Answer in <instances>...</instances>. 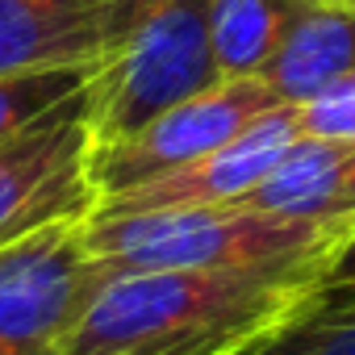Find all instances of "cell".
Returning <instances> with one entry per match:
<instances>
[{"mask_svg":"<svg viewBox=\"0 0 355 355\" xmlns=\"http://www.w3.org/2000/svg\"><path fill=\"white\" fill-rule=\"evenodd\" d=\"M326 259L109 272L59 355H247L322 284Z\"/></svg>","mask_w":355,"mask_h":355,"instance_id":"cell-1","label":"cell"},{"mask_svg":"<svg viewBox=\"0 0 355 355\" xmlns=\"http://www.w3.org/2000/svg\"><path fill=\"white\" fill-rule=\"evenodd\" d=\"M96 26L101 59L84 84L92 150L222 84L209 46V0H96Z\"/></svg>","mask_w":355,"mask_h":355,"instance_id":"cell-2","label":"cell"},{"mask_svg":"<svg viewBox=\"0 0 355 355\" xmlns=\"http://www.w3.org/2000/svg\"><path fill=\"white\" fill-rule=\"evenodd\" d=\"M347 230L351 222H305L251 205H214L92 218L84 243L105 272H218L322 259Z\"/></svg>","mask_w":355,"mask_h":355,"instance_id":"cell-3","label":"cell"},{"mask_svg":"<svg viewBox=\"0 0 355 355\" xmlns=\"http://www.w3.org/2000/svg\"><path fill=\"white\" fill-rule=\"evenodd\" d=\"M92 130L84 88L0 142V247L21 243L51 226L92 222Z\"/></svg>","mask_w":355,"mask_h":355,"instance_id":"cell-4","label":"cell"},{"mask_svg":"<svg viewBox=\"0 0 355 355\" xmlns=\"http://www.w3.org/2000/svg\"><path fill=\"white\" fill-rule=\"evenodd\" d=\"M88 222L51 226L0 247V355H59L105 284L84 243Z\"/></svg>","mask_w":355,"mask_h":355,"instance_id":"cell-5","label":"cell"},{"mask_svg":"<svg viewBox=\"0 0 355 355\" xmlns=\"http://www.w3.org/2000/svg\"><path fill=\"white\" fill-rule=\"evenodd\" d=\"M276 92L268 88L263 76L251 80H222L180 105H171L155 121H146L138 134L92 150V180L101 197L125 193L134 184H146L155 175H167L184 167L214 146L230 142L239 130H247L259 113L276 109Z\"/></svg>","mask_w":355,"mask_h":355,"instance_id":"cell-6","label":"cell"},{"mask_svg":"<svg viewBox=\"0 0 355 355\" xmlns=\"http://www.w3.org/2000/svg\"><path fill=\"white\" fill-rule=\"evenodd\" d=\"M301 138L297 105H276L259 113L247 130L230 142L214 146L209 155L155 175L125 193L101 197L92 218H121V214H163V209H214V205H243L268 175L280 167L288 146Z\"/></svg>","mask_w":355,"mask_h":355,"instance_id":"cell-7","label":"cell"},{"mask_svg":"<svg viewBox=\"0 0 355 355\" xmlns=\"http://www.w3.org/2000/svg\"><path fill=\"white\" fill-rule=\"evenodd\" d=\"M243 205L305 222H355V138L301 134Z\"/></svg>","mask_w":355,"mask_h":355,"instance_id":"cell-8","label":"cell"},{"mask_svg":"<svg viewBox=\"0 0 355 355\" xmlns=\"http://www.w3.org/2000/svg\"><path fill=\"white\" fill-rule=\"evenodd\" d=\"M355 71V0H301L293 26L263 67L280 105H305Z\"/></svg>","mask_w":355,"mask_h":355,"instance_id":"cell-9","label":"cell"},{"mask_svg":"<svg viewBox=\"0 0 355 355\" xmlns=\"http://www.w3.org/2000/svg\"><path fill=\"white\" fill-rule=\"evenodd\" d=\"M96 0H0V76L96 67Z\"/></svg>","mask_w":355,"mask_h":355,"instance_id":"cell-10","label":"cell"},{"mask_svg":"<svg viewBox=\"0 0 355 355\" xmlns=\"http://www.w3.org/2000/svg\"><path fill=\"white\" fill-rule=\"evenodd\" d=\"M301 0H209V46L222 80H251L276 59Z\"/></svg>","mask_w":355,"mask_h":355,"instance_id":"cell-11","label":"cell"},{"mask_svg":"<svg viewBox=\"0 0 355 355\" xmlns=\"http://www.w3.org/2000/svg\"><path fill=\"white\" fill-rule=\"evenodd\" d=\"M247 355H355V280L318 284Z\"/></svg>","mask_w":355,"mask_h":355,"instance_id":"cell-12","label":"cell"},{"mask_svg":"<svg viewBox=\"0 0 355 355\" xmlns=\"http://www.w3.org/2000/svg\"><path fill=\"white\" fill-rule=\"evenodd\" d=\"M92 67H51V71H13L0 76V142L21 134L88 84Z\"/></svg>","mask_w":355,"mask_h":355,"instance_id":"cell-13","label":"cell"},{"mask_svg":"<svg viewBox=\"0 0 355 355\" xmlns=\"http://www.w3.org/2000/svg\"><path fill=\"white\" fill-rule=\"evenodd\" d=\"M343 280H355V222H351L347 239L330 251V259H326V276H322V284H343Z\"/></svg>","mask_w":355,"mask_h":355,"instance_id":"cell-14","label":"cell"}]
</instances>
